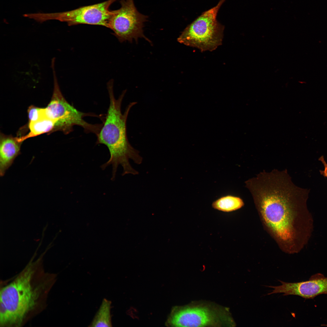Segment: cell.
Listing matches in <instances>:
<instances>
[{"mask_svg":"<svg viewBox=\"0 0 327 327\" xmlns=\"http://www.w3.org/2000/svg\"><path fill=\"white\" fill-rule=\"evenodd\" d=\"M55 125V121L46 116L36 121L29 123L30 132L25 136L18 137L19 139L23 142L28 138L53 132Z\"/></svg>","mask_w":327,"mask_h":327,"instance_id":"cell-11","label":"cell"},{"mask_svg":"<svg viewBox=\"0 0 327 327\" xmlns=\"http://www.w3.org/2000/svg\"><path fill=\"white\" fill-rule=\"evenodd\" d=\"M208 306L195 305L173 310L168 323L177 327H202L223 324L226 317Z\"/></svg>","mask_w":327,"mask_h":327,"instance_id":"cell-8","label":"cell"},{"mask_svg":"<svg viewBox=\"0 0 327 327\" xmlns=\"http://www.w3.org/2000/svg\"><path fill=\"white\" fill-rule=\"evenodd\" d=\"M111 302L104 298L89 326L112 327Z\"/></svg>","mask_w":327,"mask_h":327,"instance_id":"cell-12","label":"cell"},{"mask_svg":"<svg viewBox=\"0 0 327 327\" xmlns=\"http://www.w3.org/2000/svg\"><path fill=\"white\" fill-rule=\"evenodd\" d=\"M39 262L1 281L0 327L23 326L46 308L57 274L45 271Z\"/></svg>","mask_w":327,"mask_h":327,"instance_id":"cell-2","label":"cell"},{"mask_svg":"<svg viewBox=\"0 0 327 327\" xmlns=\"http://www.w3.org/2000/svg\"><path fill=\"white\" fill-rule=\"evenodd\" d=\"M54 61L51 62L54 78V90L51 100L45 108L46 115L55 122L53 131H61L68 134L73 130V127L78 125L82 127L87 133H92L96 135L100 130L103 123L93 124L84 120L86 117L99 118L103 121L105 115L84 113L78 111L65 99L60 90L54 68Z\"/></svg>","mask_w":327,"mask_h":327,"instance_id":"cell-4","label":"cell"},{"mask_svg":"<svg viewBox=\"0 0 327 327\" xmlns=\"http://www.w3.org/2000/svg\"><path fill=\"white\" fill-rule=\"evenodd\" d=\"M29 123L36 121L45 116V108L34 106H30L28 110Z\"/></svg>","mask_w":327,"mask_h":327,"instance_id":"cell-14","label":"cell"},{"mask_svg":"<svg viewBox=\"0 0 327 327\" xmlns=\"http://www.w3.org/2000/svg\"><path fill=\"white\" fill-rule=\"evenodd\" d=\"M279 281L281 285L267 286L273 289L268 295L283 293L284 296L294 295L311 299L321 294L327 295V277L321 273L314 274L306 281L289 283Z\"/></svg>","mask_w":327,"mask_h":327,"instance_id":"cell-9","label":"cell"},{"mask_svg":"<svg viewBox=\"0 0 327 327\" xmlns=\"http://www.w3.org/2000/svg\"><path fill=\"white\" fill-rule=\"evenodd\" d=\"M244 205L240 197L228 195L218 199L212 204V207L216 210L224 212H230L238 210Z\"/></svg>","mask_w":327,"mask_h":327,"instance_id":"cell-13","label":"cell"},{"mask_svg":"<svg viewBox=\"0 0 327 327\" xmlns=\"http://www.w3.org/2000/svg\"><path fill=\"white\" fill-rule=\"evenodd\" d=\"M121 8L113 11L108 23L107 28L111 29L119 41L133 40L138 41L139 38L151 41L144 33V23L147 21L148 16L140 13L135 7L134 0H121Z\"/></svg>","mask_w":327,"mask_h":327,"instance_id":"cell-6","label":"cell"},{"mask_svg":"<svg viewBox=\"0 0 327 327\" xmlns=\"http://www.w3.org/2000/svg\"><path fill=\"white\" fill-rule=\"evenodd\" d=\"M117 0H107L94 5L80 7L70 11L50 13H40L38 18L43 22L50 20L66 22L69 26L81 24L99 25L107 28L113 11L110 5Z\"/></svg>","mask_w":327,"mask_h":327,"instance_id":"cell-7","label":"cell"},{"mask_svg":"<svg viewBox=\"0 0 327 327\" xmlns=\"http://www.w3.org/2000/svg\"><path fill=\"white\" fill-rule=\"evenodd\" d=\"M245 183L264 229L283 252H298L309 190L294 184L286 169L263 170Z\"/></svg>","mask_w":327,"mask_h":327,"instance_id":"cell-1","label":"cell"},{"mask_svg":"<svg viewBox=\"0 0 327 327\" xmlns=\"http://www.w3.org/2000/svg\"><path fill=\"white\" fill-rule=\"evenodd\" d=\"M107 85L110 104L107 114L102 122V127L96 135V144H104L108 149L110 158L101 167L104 170L111 165V180H114L117 167L120 165L123 168L122 175L128 174H137L138 172L133 168L129 160H131L135 163L139 164L141 163L143 158L139 151L130 144L127 135V116L131 108L137 103H130L127 107L124 113L122 114L121 105L126 90L116 99L114 92L113 81H110Z\"/></svg>","mask_w":327,"mask_h":327,"instance_id":"cell-3","label":"cell"},{"mask_svg":"<svg viewBox=\"0 0 327 327\" xmlns=\"http://www.w3.org/2000/svg\"><path fill=\"white\" fill-rule=\"evenodd\" d=\"M22 142L18 137L1 134L0 138V175L3 177L20 154Z\"/></svg>","mask_w":327,"mask_h":327,"instance_id":"cell-10","label":"cell"},{"mask_svg":"<svg viewBox=\"0 0 327 327\" xmlns=\"http://www.w3.org/2000/svg\"><path fill=\"white\" fill-rule=\"evenodd\" d=\"M318 160L323 164L324 168L323 170H319V173L321 175L327 179V163L325 159L324 156H321L319 158Z\"/></svg>","mask_w":327,"mask_h":327,"instance_id":"cell-15","label":"cell"},{"mask_svg":"<svg viewBox=\"0 0 327 327\" xmlns=\"http://www.w3.org/2000/svg\"><path fill=\"white\" fill-rule=\"evenodd\" d=\"M226 0L203 12L188 25L177 39L179 43L201 52L212 51L222 44L224 26L217 20L218 11Z\"/></svg>","mask_w":327,"mask_h":327,"instance_id":"cell-5","label":"cell"}]
</instances>
